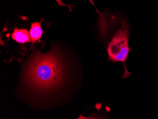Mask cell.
Masks as SVG:
<instances>
[{"mask_svg":"<svg viewBox=\"0 0 158 119\" xmlns=\"http://www.w3.org/2000/svg\"><path fill=\"white\" fill-rule=\"evenodd\" d=\"M100 32L106 43L108 60L113 63L122 62L125 69L123 79H126L132 73L127 70L126 62L129 53L130 25L119 13L106 14L98 11Z\"/></svg>","mask_w":158,"mask_h":119,"instance_id":"cell-1","label":"cell"},{"mask_svg":"<svg viewBox=\"0 0 158 119\" xmlns=\"http://www.w3.org/2000/svg\"><path fill=\"white\" fill-rule=\"evenodd\" d=\"M27 73L30 85L36 89H52L61 84L64 77V67L56 52L35 53Z\"/></svg>","mask_w":158,"mask_h":119,"instance_id":"cell-2","label":"cell"},{"mask_svg":"<svg viewBox=\"0 0 158 119\" xmlns=\"http://www.w3.org/2000/svg\"><path fill=\"white\" fill-rule=\"evenodd\" d=\"M11 38L18 43L24 44L31 41L28 31L25 29H18L15 28L14 32L11 34Z\"/></svg>","mask_w":158,"mask_h":119,"instance_id":"cell-3","label":"cell"},{"mask_svg":"<svg viewBox=\"0 0 158 119\" xmlns=\"http://www.w3.org/2000/svg\"><path fill=\"white\" fill-rule=\"evenodd\" d=\"M41 22L32 23L30 30V35L33 43L39 40L42 36L43 31L41 27Z\"/></svg>","mask_w":158,"mask_h":119,"instance_id":"cell-4","label":"cell"},{"mask_svg":"<svg viewBox=\"0 0 158 119\" xmlns=\"http://www.w3.org/2000/svg\"><path fill=\"white\" fill-rule=\"evenodd\" d=\"M56 1L57 2V3H58L59 6H65V5H65V4H64V3H63V2H62V1H61V0H56ZM89 1L90 2V3H91V4H92V5H93V6H95L94 3L92 1V0H89ZM66 6H67V5H66Z\"/></svg>","mask_w":158,"mask_h":119,"instance_id":"cell-5","label":"cell"}]
</instances>
